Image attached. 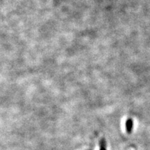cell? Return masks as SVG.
I'll return each mask as SVG.
<instances>
[{
    "label": "cell",
    "mask_w": 150,
    "mask_h": 150,
    "mask_svg": "<svg viewBox=\"0 0 150 150\" xmlns=\"http://www.w3.org/2000/svg\"><path fill=\"white\" fill-rule=\"evenodd\" d=\"M133 129V120L131 118L128 119L126 122V130L128 133H131Z\"/></svg>",
    "instance_id": "1"
},
{
    "label": "cell",
    "mask_w": 150,
    "mask_h": 150,
    "mask_svg": "<svg viewBox=\"0 0 150 150\" xmlns=\"http://www.w3.org/2000/svg\"><path fill=\"white\" fill-rule=\"evenodd\" d=\"M100 150H106V143L104 138H102L100 142Z\"/></svg>",
    "instance_id": "2"
}]
</instances>
